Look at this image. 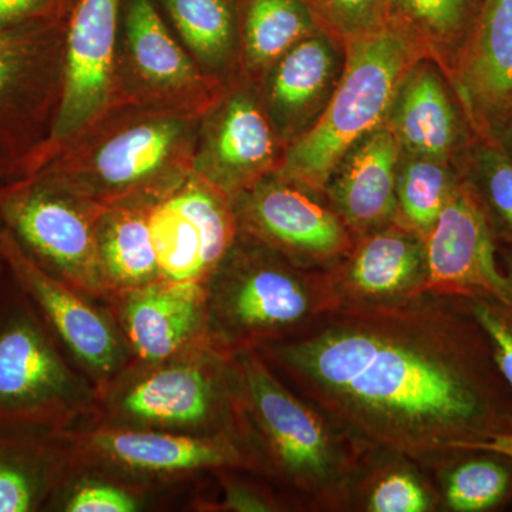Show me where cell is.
I'll use <instances>...</instances> for the list:
<instances>
[{
    "mask_svg": "<svg viewBox=\"0 0 512 512\" xmlns=\"http://www.w3.org/2000/svg\"><path fill=\"white\" fill-rule=\"evenodd\" d=\"M70 2H72V0H63L64 9H66V12L69 10Z\"/></svg>",
    "mask_w": 512,
    "mask_h": 512,
    "instance_id": "60d3db41",
    "label": "cell"
},
{
    "mask_svg": "<svg viewBox=\"0 0 512 512\" xmlns=\"http://www.w3.org/2000/svg\"><path fill=\"white\" fill-rule=\"evenodd\" d=\"M174 33L202 70L221 84L241 74L234 0H160Z\"/></svg>",
    "mask_w": 512,
    "mask_h": 512,
    "instance_id": "d4e9b609",
    "label": "cell"
},
{
    "mask_svg": "<svg viewBox=\"0 0 512 512\" xmlns=\"http://www.w3.org/2000/svg\"><path fill=\"white\" fill-rule=\"evenodd\" d=\"M495 242L512 247V163L507 157L488 151L478 168L476 187Z\"/></svg>",
    "mask_w": 512,
    "mask_h": 512,
    "instance_id": "836d02e7",
    "label": "cell"
},
{
    "mask_svg": "<svg viewBox=\"0 0 512 512\" xmlns=\"http://www.w3.org/2000/svg\"><path fill=\"white\" fill-rule=\"evenodd\" d=\"M352 511H440L436 477L416 458L369 447L353 494Z\"/></svg>",
    "mask_w": 512,
    "mask_h": 512,
    "instance_id": "4316f807",
    "label": "cell"
},
{
    "mask_svg": "<svg viewBox=\"0 0 512 512\" xmlns=\"http://www.w3.org/2000/svg\"><path fill=\"white\" fill-rule=\"evenodd\" d=\"M490 340L495 363L512 392V305L493 298H464Z\"/></svg>",
    "mask_w": 512,
    "mask_h": 512,
    "instance_id": "d590c367",
    "label": "cell"
},
{
    "mask_svg": "<svg viewBox=\"0 0 512 512\" xmlns=\"http://www.w3.org/2000/svg\"><path fill=\"white\" fill-rule=\"evenodd\" d=\"M23 173H25V171H23L22 164H20L15 157L10 156L8 151L0 148V184L12 180V178L19 177V175Z\"/></svg>",
    "mask_w": 512,
    "mask_h": 512,
    "instance_id": "74e56055",
    "label": "cell"
},
{
    "mask_svg": "<svg viewBox=\"0 0 512 512\" xmlns=\"http://www.w3.org/2000/svg\"><path fill=\"white\" fill-rule=\"evenodd\" d=\"M319 25L352 40L383 28L389 20L390 0H303Z\"/></svg>",
    "mask_w": 512,
    "mask_h": 512,
    "instance_id": "e575fe53",
    "label": "cell"
},
{
    "mask_svg": "<svg viewBox=\"0 0 512 512\" xmlns=\"http://www.w3.org/2000/svg\"><path fill=\"white\" fill-rule=\"evenodd\" d=\"M284 150L258 84L241 73L202 111L192 174L232 201L276 173Z\"/></svg>",
    "mask_w": 512,
    "mask_h": 512,
    "instance_id": "7c38bea8",
    "label": "cell"
},
{
    "mask_svg": "<svg viewBox=\"0 0 512 512\" xmlns=\"http://www.w3.org/2000/svg\"><path fill=\"white\" fill-rule=\"evenodd\" d=\"M457 184L444 161L410 157L397 171L394 222L426 239Z\"/></svg>",
    "mask_w": 512,
    "mask_h": 512,
    "instance_id": "4dcf8cb0",
    "label": "cell"
},
{
    "mask_svg": "<svg viewBox=\"0 0 512 512\" xmlns=\"http://www.w3.org/2000/svg\"><path fill=\"white\" fill-rule=\"evenodd\" d=\"M103 210L45 168L0 184V224L23 251L49 274L106 303L96 248Z\"/></svg>",
    "mask_w": 512,
    "mask_h": 512,
    "instance_id": "ba28073f",
    "label": "cell"
},
{
    "mask_svg": "<svg viewBox=\"0 0 512 512\" xmlns=\"http://www.w3.org/2000/svg\"><path fill=\"white\" fill-rule=\"evenodd\" d=\"M400 147L389 127H377L346 154L326 184L330 207L355 239L394 221Z\"/></svg>",
    "mask_w": 512,
    "mask_h": 512,
    "instance_id": "7402d4cb",
    "label": "cell"
},
{
    "mask_svg": "<svg viewBox=\"0 0 512 512\" xmlns=\"http://www.w3.org/2000/svg\"><path fill=\"white\" fill-rule=\"evenodd\" d=\"M92 423L247 443L234 355L207 346L156 365L127 366L100 390Z\"/></svg>",
    "mask_w": 512,
    "mask_h": 512,
    "instance_id": "5b68a950",
    "label": "cell"
},
{
    "mask_svg": "<svg viewBox=\"0 0 512 512\" xmlns=\"http://www.w3.org/2000/svg\"><path fill=\"white\" fill-rule=\"evenodd\" d=\"M440 511L488 512L512 504V458L488 448L448 451L430 464Z\"/></svg>",
    "mask_w": 512,
    "mask_h": 512,
    "instance_id": "484cf974",
    "label": "cell"
},
{
    "mask_svg": "<svg viewBox=\"0 0 512 512\" xmlns=\"http://www.w3.org/2000/svg\"><path fill=\"white\" fill-rule=\"evenodd\" d=\"M222 86L195 62L153 0H123L116 56L119 103L202 113Z\"/></svg>",
    "mask_w": 512,
    "mask_h": 512,
    "instance_id": "8fae6325",
    "label": "cell"
},
{
    "mask_svg": "<svg viewBox=\"0 0 512 512\" xmlns=\"http://www.w3.org/2000/svg\"><path fill=\"white\" fill-rule=\"evenodd\" d=\"M123 0H72L66 15L63 87L46 146L25 171L72 140L117 100L116 56Z\"/></svg>",
    "mask_w": 512,
    "mask_h": 512,
    "instance_id": "5bb4252c",
    "label": "cell"
},
{
    "mask_svg": "<svg viewBox=\"0 0 512 512\" xmlns=\"http://www.w3.org/2000/svg\"><path fill=\"white\" fill-rule=\"evenodd\" d=\"M416 37L387 22L349 40L342 76L325 110L285 147L276 174L313 192L325 191L340 161L380 127L416 60Z\"/></svg>",
    "mask_w": 512,
    "mask_h": 512,
    "instance_id": "8992f818",
    "label": "cell"
},
{
    "mask_svg": "<svg viewBox=\"0 0 512 512\" xmlns=\"http://www.w3.org/2000/svg\"><path fill=\"white\" fill-rule=\"evenodd\" d=\"M63 0H0V30L66 18Z\"/></svg>",
    "mask_w": 512,
    "mask_h": 512,
    "instance_id": "8d00e7d4",
    "label": "cell"
},
{
    "mask_svg": "<svg viewBox=\"0 0 512 512\" xmlns=\"http://www.w3.org/2000/svg\"><path fill=\"white\" fill-rule=\"evenodd\" d=\"M463 84L484 109L512 103V0H483L464 60Z\"/></svg>",
    "mask_w": 512,
    "mask_h": 512,
    "instance_id": "f1b7e54d",
    "label": "cell"
},
{
    "mask_svg": "<svg viewBox=\"0 0 512 512\" xmlns=\"http://www.w3.org/2000/svg\"><path fill=\"white\" fill-rule=\"evenodd\" d=\"M97 404V387L0 266V421L76 430L96 419Z\"/></svg>",
    "mask_w": 512,
    "mask_h": 512,
    "instance_id": "52a82bcc",
    "label": "cell"
},
{
    "mask_svg": "<svg viewBox=\"0 0 512 512\" xmlns=\"http://www.w3.org/2000/svg\"><path fill=\"white\" fill-rule=\"evenodd\" d=\"M76 460L73 430L0 421V512H47Z\"/></svg>",
    "mask_w": 512,
    "mask_h": 512,
    "instance_id": "ffe728a7",
    "label": "cell"
},
{
    "mask_svg": "<svg viewBox=\"0 0 512 512\" xmlns=\"http://www.w3.org/2000/svg\"><path fill=\"white\" fill-rule=\"evenodd\" d=\"M303 0H245L239 19L241 72L259 83L293 46L318 30Z\"/></svg>",
    "mask_w": 512,
    "mask_h": 512,
    "instance_id": "83f0119b",
    "label": "cell"
},
{
    "mask_svg": "<svg viewBox=\"0 0 512 512\" xmlns=\"http://www.w3.org/2000/svg\"><path fill=\"white\" fill-rule=\"evenodd\" d=\"M201 114L117 103L30 170L100 207L150 210L191 177Z\"/></svg>",
    "mask_w": 512,
    "mask_h": 512,
    "instance_id": "3957f363",
    "label": "cell"
},
{
    "mask_svg": "<svg viewBox=\"0 0 512 512\" xmlns=\"http://www.w3.org/2000/svg\"><path fill=\"white\" fill-rule=\"evenodd\" d=\"M97 264L107 302L161 278L147 208L107 207L96 229Z\"/></svg>",
    "mask_w": 512,
    "mask_h": 512,
    "instance_id": "cb8c5ba5",
    "label": "cell"
},
{
    "mask_svg": "<svg viewBox=\"0 0 512 512\" xmlns=\"http://www.w3.org/2000/svg\"><path fill=\"white\" fill-rule=\"evenodd\" d=\"M73 433L80 458L171 495L178 510H184L192 485L212 471L242 468L259 474L251 448L234 436H192L99 423Z\"/></svg>",
    "mask_w": 512,
    "mask_h": 512,
    "instance_id": "9c48e42d",
    "label": "cell"
},
{
    "mask_svg": "<svg viewBox=\"0 0 512 512\" xmlns=\"http://www.w3.org/2000/svg\"><path fill=\"white\" fill-rule=\"evenodd\" d=\"M256 352L353 439L427 467L448 451L512 434L511 389L458 296L340 305Z\"/></svg>",
    "mask_w": 512,
    "mask_h": 512,
    "instance_id": "6da1fadb",
    "label": "cell"
},
{
    "mask_svg": "<svg viewBox=\"0 0 512 512\" xmlns=\"http://www.w3.org/2000/svg\"><path fill=\"white\" fill-rule=\"evenodd\" d=\"M148 225L168 281L205 284L238 237L231 201L195 177L148 210Z\"/></svg>",
    "mask_w": 512,
    "mask_h": 512,
    "instance_id": "ac0fdd59",
    "label": "cell"
},
{
    "mask_svg": "<svg viewBox=\"0 0 512 512\" xmlns=\"http://www.w3.org/2000/svg\"><path fill=\"white\" fill-rule=\"evenodd\" d=\"M424 242L426 281L421 293L493 298L512 305L497 242L471 185H456Z\"/></svg>",
    "mask_w": 512,
    "mask_h": 512,
    "instance_id": "2e32d148",
    "label": "cell"
},
{
    "mask_svg": "<svg viewBox=\"0 0 512 512\" xmlns=\"http://www.w3.org/2000/svg\"><path fill=\"white\" fill-rule=\"evenodd\" d=\"M174 507L177 503L171 495L83 460L77 453L72 471L53 495L47 512H143Z\"/></svg>",
    "mask_w": 512,
    "mask_h": 512,
    "instance_id": "f546056e",
    "label": "cell"
},
{
    "mask_svg": "<svg viewBox=\"0 0 512 512\" xmlns=\"http://www.w3.org/2000/svg\"><path fill=\"white\" fill-rule=\"evenodd\" d=\"M497 258L498 262H500L501 271H503L505 278H507L512 296V247L497 244Z\"/></svg>",
    "mask_w": 512,
    "mask_h": 512,
    "instance_id": "ab89813d",
    "label": "cell"
},
{
    "mask_svg": "<svg viewBox=\"0 0 512 512\" xmlns=\"http://www.w3.org/2000/svg\"><path fill=\"white\" fill-rule=\"evenodd\" d=\"M476 0H390L389 20L413 37L446 43L464 29Z\"/></svg>",
    "mask_w": 512,
    "mask_h": 512,
    "instance_id": "d6a6232c",
    "label": "cell"
},
{
    "mask_svg": "<svg viewBox=\"0 0 512 512\" xmlns=\"http://www.w3.org/2000/svg\"><path fill=\"white\" fill-rule=\"evenodd\" d=\"M106 305L130 365H156L215 346L208 323L207 286L202 282L158 279L116 293Z\"/></svg>",
    "mask_w": 512,
    "mask_h": 512,
    "instance_id": "e0dca14e",
    "label": "cell"
},
{
    "mask_svg": "<svg viewBox=\"0 0 512 512\" xmlns=\"http://www.w3.org/2000/svg\"><path fill=\"white\" fill-rule=\"evenodd\" d=\"M340 305H394L421 295L426 281V242L390 222L355 239L330 266Z\"/></svg>",
    "mask_w": 512,
    "mask_h": 512,
    "instance_id": "d6986e66",
    "label": "cell"
},
{
    "mask_svg": "<svg viewBox=\"0 0 512 512\" xmlns=\"http://www.w3.org/2000/svg\"><path fill=\"white\" fill-rule=\"evenodd\" d=\"M66 18L0 30V148L23 171L55 126L63 87Z\"/></svg>",
    "mask_w": 512,
    "mask_h": 512,
    "instance_id": "30bf717a",
    "label": "cell"
},
{
    "mask_svg": "<svg viewBox=\"0 0 512 512\" xmlns=\"http://www.w3.org/2000/svg\"><path fill=\"white\" fill-rule=\"evenodd\" d=\"M184 511L293 512L292 504L266 478L242 468L212 471L192 485Z\"/></svg>",
    "mask_w": 512,
    "mask_h": 512,
    "instance_id": "1f68e13d",
    "label": "cell"
},
{
    "mask_svg": "<svg viewBox=\"0 0 512 512\" xmlns=\"http://www.w3.org/2000/svg\"><path fill=\"white\" fill-rule=\"evenodd\" d=\"M0 266L35 303L37 311L99 392L130 366V355L109 306L37 265L2 224Z\"/></svg>",
    "mask_w": 512,
    "mask_h": 512,
    "instance_id": "4fadbf2b",
    "label": "cell"
},
{
    "mask_svg": "<svg viewBox=\"0 0 512 512\" xmlns=\"http://www.w3.org/2000/svg\"><path fill=\"white\" fill-rule=\"evenodd\" d=\"M390 111L389 128L410 156L444 161L453 150L456 113L439 74L429 64L413 66L404 76Z\"/></svg>",
    "mask_w": 512,
    "mask_h": 512,
    "instance_id": "603a6c76",
    "label": "cell"
},
{
    "mask_svg": "<svg viewBox=\"0 0 512 512\" xmlns=\"http://www.w3.org/2000/svg\"><path fill=\"white\" fill-rule=\"evenodd\" d=\"M466 448H488V450L498 451V453H503L505 456L512 458V434H505V436H497L491 440L470 444Z\"/></svg>",
    "mask_w": 512,
    "mask_h": 512,
    "instance_id": "f35d334b",
    "label": "cell"
},
{
    "mask_svg": "<svg viewBox=\"0 0 512 512\" xmlns=\"http://www.w3.org/2000/svg\"><path fill=\"white\" fill-rule=\"evenodd\" d=\"M234 359L245 439L259 474L295 511H352L370 446L289 389L256 350L235 353Z\"/></svg>",
    "mask_w": 512,
    "mask_h": 512,
    "instance_id": "7a4b0ae2",
    "label": "cell"
},
{
    "mask_svg": "<svg viewBox=\"0 0 512 512\" xmlns=\"http://www.w3.org/2000/svg\"><path fill=\"white\" fill-rule=\"evenodd\" d=\"M232 202L239 234L309 268H330L348 254L355 237L318 192L276 173Z\"/></svg>",
    "mask_w": 512,
    "mask_h": 512,
    "instance_id": "9a60e30c",
    "label": "cell"
},
{
    "mask_svg": "<svg viewBox=\"0 0 512 512\" xmlns=\"http://www.w3.org/2000/svg\"><path fill=\"white\" fill-rule=\"evenodd\" d=\"M205 286L212 343L229 355L291 339L340 306L330 268L296 264L239 232Z\"/></svg>",
    "mask_w": 512,
    "mask_h": 512,
    "instance_id": "277c9868",
    "label": "cell"
},
{
    "mask_svg": "<svg viewBox=\"0 0 512 512\" xmlns=\"http://www.w3.org/2000/svg\"><path fill=\"white\" fill-rule=\"evenodd\" d=\"M339 53L322 30L293 46L259 80L269 120L284 146L302 136L318 119L335 90Z\"/></svg>",
    "mask_w": 512,
    "mask_h": 512,
    "instance_id": "44dd1931",
    "label": "cell"
}]
</instances>
